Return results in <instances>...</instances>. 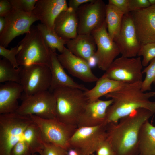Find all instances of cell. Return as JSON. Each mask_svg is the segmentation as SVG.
Wrapping results in <instances>:
<instances>
[{"instance_id": "cell-2", "label": "cell", "mask_w": 155, "mask_h": 155, "mask_svg": "<svg viewBox=\"0 0 155 155\" xmlns=\"http://www.w3.org/2000/svg\"><path fill=\"white\" fill-rule=\"evenodd\" d=\"M142 82L125 84L118 89L104 96L113 101L107 110L106 124L117 123L121 118L140 108L155 113V102L149 100L151 98L155 97V92H143Z\"/></svg>"}, {"instance_id": "cell-34", "label": "cell", "mask_w": 155, "mask_h": 155, "mask_svg": "<svg viewBox=\"0 0 155 155\" xmlns=\"http://www.w3.org/2000/svg\"><path fill=\"white\" fill-rule=\"evenodd\" d=\"M26 142L23 139L19 141L13 148L10 155H32Z\"/></svg>"}, {"instance_id": "cell-21", "label": "cell", "mask_w": 155, "mask_h": 155, "mask_svg": "<svg viewBox=\"0 0 155 155\" xmlns=\"http://www.w3.org/2000/svg\"><path fill=\"white\" fill-rule=\"evenodd\" d=\"M50 51L51 79L49 90L52 92L56 88L60 87L75 88L84 91L88 90V89L84 86L76 82L67 74L57 58L56 51Z\"/></svg>"}, {"instance_id": "cell-16", "label": "cell", "mask_w": 155, "mask_h": 155, "mask_svg": "<svg viewBox=\"0 0 155 155\" xmlns=\"http://www.w3.org/2000/svg\"><path fill=\"white\" fill-rule=\"evenodd\" d=\"M130 12L141 44L155 43V5Z\"/></svg>"}, {"instance_id": "cell-13", "label": "cell", "mask_w": 155, "mask_h": 155, "mask_svg": "<svg viewBox=\"0 0 155 155\" xmlns=\"http://www.w3.org/2000/svg\"><path fill=\"white\" fill-rule=\"evenodd\" d=\"M91 34L96 46L94 55L96 65L100 69L106 71L120 54L118 46L108 34L106 19L102 25Z\"/></svg>"}, {"instance_id": "cell-22", "label": "cell", "mask_w": 155, "mask_h": 155, "mask_svg": "<svg viewBox=\"0 0 155 155\" xmlns=\"http://www.w3.org/2000/svg\"><path fill=\"white\" fill-rule=\"evenodd\" d=\"M66 45L71 53L85 60L89 65L94 58L96 46L91 34H78L74 38L67 40Z\"/></svg>"}, {"instance_id": "cell-35", "label": "cell", "mask_w": 155, "mask_h": 155, "mask_svg": "<svg viewBox=\"0 0 155 155\" xmlns=\"http://www.w3.org/2000/svg\"><path fill=\"white\" fill-rule=\"evenodd\" d=\"M95 152L96 155H115L112 147L106 138L100 144Z\"/></svg>"}, {"instance_id": "cell-18", "label": "cell", "mask_w": 155, "mask_h": 155, "mask_svg": "<svg viewBox=\"0 0 155 155\" xmlns=\"http://www.w3.org/2000/svg\"><path fill=\"white\" fill-rule=\"evenodd\" d=\"M113 102L111 99L106 100L98 99L89 102L78 120V127H92L106 124L107 110Z\"/></svg>"}, {"instance_id": "cell-26", "label": "cell", "mask_w": 155, "mask_h": 155, "mask_svg": "<svg viewBox=\"0 0 155 155\" xmlns=\"http://www.w3.org/2000/svg\"><path fill=\"white\" fill-rule=\"evenodd\" d=\"M23 136L32 154L38 153L43 148L44 142L40 131L37 125L33 122L26 128Z\"/></svg>"}, {"instance_id": "cell-10", "label": "cell", "mask_w": 155, "mask_h": 155, "mask_svg": "<svg viewBox=\"0 0 155 155\" xmlns=\"http://www.w3.org/2000/svg\"><path fill=\"white\" fill-rule=\"evenodd\" d=\"M5 19V26L0 34V46L6 48L16 37L29 32L32 24L38 20L32 12L13 8Z\"/></svg>"}, {"instance_id": "cell-39", "label": "cell", "mask_w": 155, "mask_h": 155, "mask_svg": "<svg viewBox=\"0 0 155 155\" xmlns=\"http://www.w3.org/2000/svg\"><path fill=\"white\" fill-rule=\"evenodd\" d=\"M93 0H69L68 3V7L75 11L82 5L92 1Z\"/></svg>"}, {"instance_id": "cell-37", "label": "cell", "mask_w": 155, "mask_h": 155, "mask_svg": "<svg viewBox=\"0 0 155 155\" xmlns=\"http://www.w3.org/2000/svg\"><path fill=\"white\" fill-rule=\"evenodd\" d=\"M108 2V4L114 6L124 15L130 12L129 0H109Z\"/></svg>"}, {"instance_id": "cell-45", "label": "cell", "mask_w": 155, "mask_h": 155, "mask_svg": "<svg viewBox=\"0 0 155 155\" xmlns=\"http://www.w3.org/2000/svg\"><path fill=\"white\" fill-rule=\"evenodd\" d=\"M154 155H155V154H154Z\"/></svg>"}, {"instance_id": "cell-17", "label": "cell", "mask_w": 155, "mask_h": 155, "mask_svg": "<svg viewBox=\"0 0 155 155\" xmlns=\"http://www.w3.org/2000/svg\"><path fill=\"white\" fill-rule=\"evenodd\" d=\"M68 8L66 0H38L32 12L41 23L54 30L55 19Z\"/></svg>"}, {"instance_id": "cell-24", "label": "cell", "mask_w": 155, "mask_h": 155, "mask_svg": "<svg viewBox=\"0 0 155 155\" xmlns=\"http://www.w3.org/2000/svg\"><path fill=\"white\" fill-rule=\"evenodd\" d=\"M139 155L155 154V126L147 120L142 125L139 133Z\"/></svg>"}, {"instance_id": "cell-19", "label": "cell", "mask_w": 155, "mask_h": 155, "mask_svg": "<svg viewBox=\"0 0 155 155\" xmlns=\"http://www.w3.org/2000/svg\"><path fill=\"white\" fill-rule=\"evenodd\" d=\"M23 92L20 83L8 82L0 85V114L16 112Z\"/></svg>"}, {"instance_id": "cell-8", "label": "cell", "mask_w": 155, "mask_h": 155, "mask_svg": "<svg viewBox=\"0 0 155 155\" xmlns=\"http://www.w3.org/2000/svg\"><path fill=\"white\" fill-rule=\"evenodd\" d=\"M20 82L23 94L30 96L49 90L51 75L50 68L46 65L20 66Z\"/></svg>"}, {"instance_id": "cell-11", "label": "cell", "mask_w": 155, "mask_h": 155, "mask_svg": "<svg viewBox=\"0 0 155 155\" xmlns=\"http://www.w3.org/2000/svg\"><path fill=\"white\" fill-rule=\"evenodd\" d=\"M107 125L78 127L70 140V148L78 149L83 155L93 154L106 138Z\"/></svg>"}, {"instance_id": "cell-4", "label": "cell", "mask_w": 155, "mask_h": 155, "mask_svg": "<svg viewBox=\"0 0 155 155\" xmlns=\"http://www.w3.org/2000/svg\"><path fill=\"white\" fill-rule=\"evenodd\" d=\"M18 45L21 47L16 57L19 66L36 64L50 68V50L36 26H31Z\"/></svg>"}, {"instance_id": "cell-6", "label": "cell", "mask_w": 155, "mask_h": 155, "mask_svg": "<svg viewBox=\"0 0 155 155\" xmlns=\"http://www.w3.org/2000/svg\"><path fill=\"white\" fill-rule=\"evenodd\" d=\"M41 131L44 142L52 144L67 150L70 148L69 141L78 127L62 122L56 118L45 119L34 115L30 116Z\"/></svg>"}, {"instance_id": "cell-5", "label": "cell", "mask_w": 155, "mask_h": 155, "mask_svg": "<svg viewBox=\"0 0 155 155\" xmlns=\"http://www.w3.org/2000/svg\"><path fill=\"white\" fill-rule=\"evenodd\" d=\"M33 122L30 116L16 112L0 114V155H10L26 128Z\"/></svg>"}, {"instance_id": "cell-7", "label": "cell", "mask_w": 155, "mask_h": 155, "mask_svg": "<svg viewBox=\"0 0 155 155\" xmlns=\"http://www.w3.org/2000/svg\"><path fill=\"white\" fill-rule=\"evenodd\" d=\"M22 102L16 111L21 115H34L45 119L56 118V100L49 90L30 96L22 94Z\"/></svg>"}, {"instance_id": "cell-43", "label": "cell", "mask_w": 155, "mask_h": 155, "mask_svg": "<svg viewBox=\"0 0 155 155\" xmlns=\"http://www.w3.org/2000/svg\"><path fill=\"white\" fill-rule=\"evenodd\" d=\"M94 155L93 154H88V155Z\"/></svg>"}, {"instance_id": "cell-42", "label": "cell", "mask_w": 155, "mask_h": 155, "mask_svg": "<svg viewBox=\"0 0 155 155\" xmlns=\"http://www.w3.org/2000/svg\"><path fill=\"white\" fill-rule=\"evenodd\" d=\"M150 5H155V0H148Z\"/></svg>"}, {"instance_id": "cell-12", "label": "cell", "mask_w": 155, "mask_h": 155, "mask_svg": "<svg viewBox=\"0 0 155 155\" xmlns=\"http://www.w3.org/2000/svg\"><path fill=\"white\" fill-rule=\"evenodd\" d=\"M106 6L102 0H93L81 5L76 11L78 34H91L106 19Z\"/></svg>"}, {"instance_id": "cell-41", "label": "cell", "mask_w": 155, "mask_h": 155, "mask_svg": "<svg viewBox=\"0 0 155 155\" xmlns=\"http://www.w3.org/2000/svg\"><path fill=\"white\" fill-rule=\"evenodd\" d=\"M5 25V18L0 16V34L3 30Z\"/></svg>"}, {"instance_id": "cell-29", "label": "cell", "mask_w": 155, "mask_h": 155, "mask_svg": "<svg viewBox=\"0 0 155 155\" xmlns=\"http://www.w3.org/2000/svg\"><path fill=\"white\" fill-rule=\"evenodd\" d=\"M142 73H145L146 76L142 82L141 90L143 92L150 90L152 84L155 85V58L142 71Z\"/></svg>"}, {"instance_id": "cell-38", "label": "cell", "mask_w": 155, "mask_h": 155, "mask_svg": "<svg viewBox=\"0 0 155 155\" xmlns=\"http://www.w3.org/2000/svg\"><path fill=\"white\" fill-rule=\"evenodd\" d=\"M13 8L9 0H0V16L5 17L11 12Z\"/></svg>"}, {"instance_id": "cell-31", "label": "cell", "mask_w": 155, "mask_h": 155, "mask_svg": "<svg viewBox=\"0 0 155 155\" xmlns=\"http://www.w3.org/2000/svg\"><path fill=\"white\" fill-rule=\"evenodd\" d=\"M21 49V47L19 45L10 49L0 46V55L9 61L15 68H18L19 65L16 57Z\"/></svg>"}, {"instance_id": "cell-1", "label": "cell", "mask_w": 155, "mask_h": 155, "mask_svg": "<svg viewBox=\"0 0 155 155\" xmlns=\"http://www.w3.org/2000/svg\"><path fill=\"white\" fill-rule=\"evenodd\" d=\"M154 114L149 110L140 108L121 118L117 123L107 124L106 139L115 155H139L138 137L140 128Z\"/></svg>"}, {"instance_id": "cell-36", "label": "cell", "mask_w": 155, "mask_h": 155, "mask_svg": "<svg viewBox=\"0 0 155 155\" xmlns=\"http://www.w3.org/2000/svg\"><path fill=\"white\" fill-rule=\"evenodd\" d=\"M130 12L143 9L151 5L148 0H129Z\"/></svg>"}, {"instance_id": "cell-25", "label": "cell", "mask_w": 155, "mask_h": 155, "mask_svg": "<svg viewBox=\"0 0 155 155\" xmlns=\"http://www.w3.org/2000/svg\"><path fill=\"white\" fill-rule=\"evenodd\" d=\"M124 14L114 6L108 3L106 6V20L107 31L114 40L118 35Z\"/></svg>"}, {"instance_id": "cell-30", "label": "cell", "mask_w": 155, "mask_h": 155, "mask_svg": "<svg viewBox=\"0 0 155 155\" xmlns=\"http://www.w3.org/2000/svg\"><path fill=\"white\" fill-rule=\"evenodd\" d=\"M137 55L143 57L142 66H147L155 58V43L141 44Z\"/></svg>"}, {"instance_id": "cell-3", "label": "cell", "mask_w": 155, "mask_h": 155, "mask_svg": "<svg viewBox=\"0 0 155 155\" xmlns=\"http://www.w3.org/2000/svg\"><path fill=\"white\" fill-rule=\"evenodd\" d=\"M84 92L69 87L55 89L52 92L56 100V118L63 123L77 125L89 102Z\"/></svg>"}, {"instance_id": "cell-20", "label": "cell", "mask_w": 155, "mask_h": 155, "mask_svg": "<svg viewBox=\"0 0 155 155\" xmlns=\"http://www.w3.org/2000/svg\"><path fill=\"white\" fill-rule=\"evenodd\" d=\"M78 19L76 11L68 7L57 17L53 29L58 35L67 41L78 35Z\"/></svg>"}, {"instance_id": "cell-14", "label": "cell", "mask_w": 155, "mask_h": 155, "mask_svg": "<svg viewBox=\"0 0 155 155\" xmlns=\"http://www.w3.org/2000/svg\"><path fill=\"white\" fill-rule=\"evenodd\" d=\"M114 41L122 56L132 58L137 55L141 43L138 38L131 12L124 15L119 32Z\"/></svg>"}, {"instance_id": "cell-15", "label": "cell", "mask_w": 155, "mask_h": 155, "mask_svg": "<svg viewBox=\"0 0 155 155\" xmlns=\"http://www.w3.org/2000/svg\"><path fill=\"white\" fill-rule=\"evenodd\" d=\"M57 56L63 67L72 76L87 83L96 82L98 79L86 61L73 54L67 47Z\"/></svg>"}, {"instance_id": "cell-33", "label": "cell", "mask_w": 155, "mask_h": 155, "mask_svg": "<svg viewBox=\"0 0 155 155\" xmlns=\"http://www.w3.org/2000/svg\"><path fill=\"white\" fill-rule=\"evenodd\" d=\"M38 154L39 155H67V150L59 146L44 142L43 148Z\"/></svg>"}, {"instance_id": "cell-44", "label": "cell", "mask_w": 155, "mask_h": 155, "mask_svg": "<svg viewBox=\"0 0 155 155\" xmlns=\"http://www.w3.org/2000/svg\"><path fill=\"white\" fill-rule=\"evenodd\" d=\"M32 155H38V154H33Z\"/></svg>"}, {"instance_id": "cell-32", "label": "cell", "mask_w": 155, "mask_h": 155, "mask_svg": "<svg viewBox=\"0 0 155 155\" xmlns=\"http://www.w3.org/2000/svg\"><path fill=\"white\" fill-rule=\"evenodd\" d=\"M38 0H9L13 9L31 13Z\"/></svg>"}, {"instance_id": "cell-28", "label": "cell", "mask_w": 155, "mask_h": 155, "mask_svg": "<svg viewBox=\"0 0 155 155\" xmlns=\"http://www.w3.org/2000/svg\"><path fill=\"white\" fill-rule=\"evenodd\" d=\"M20 70L19 67L15 68L6 59L0 60V82H8L20 83Z\"/></svg>"}, {"instance_id": "cell-9", "label": "cell", "mask_w": 155, "mask_h": 155, "mask_svg": "<svg viewBox=\"0 0 155 155\" xmlns=\"http://www.w3.org/2000/svg\"><path fill=\"white\" fill-rule=\"evenodd\" d=\"M142 65L140 57L116 58L102 75L125 84L142 81Z\"/></svg>"}, {"instance_id": "cell-40", "label": "cell", "mask_w": 155, "mask_h": 155, "mask_svg": "<svg viewBox=\"0 0 155 155\" xmlns=\"http://www.w3.org/2000/svg\"><path fill=\"white\" fill-rule=\"evenodd\" d=\"M67 155H83L78 149L70 148L67 150Z\"/></svg>"}, {"instance_id": "cell-23", "label": "cell", "mask_w": 155, "mask_h": 155, "mask_svg": "<svg viewBox=\"0 0 155 155\" xmlns=\"http://www.w3.org/2000/svg\"><path fill=\"white\" fill-rule=\"evenodd\" d=\"M96 82V85L92 88L84 92L89 102L99 99L100 97L115 91L125 84L103 75Z\"/></svg>"}, {"instance_id": "cell-27", "label": "cell", "mask_w": 155, "mask_h": 155, "mask_svg": "<svg viewBox=\"0 0 155 155\" xmlns=\"http://www.w3.org/2000/svg\"><path fill=\"white\" fill-rule=\"evenodd\" d=\"M36 26L50 50L53 52L57 50L61 53L67 41L59 36L54 30L50 29L41 23H38Z\"/></svg>"}]
</instances>
